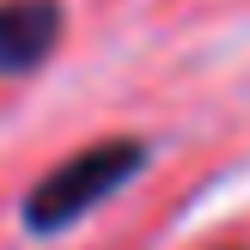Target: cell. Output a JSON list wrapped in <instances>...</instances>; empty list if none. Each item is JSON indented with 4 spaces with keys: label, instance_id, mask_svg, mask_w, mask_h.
<instances>
[{
    "label": "cell",
    "instance_id": "obj_2",
    "mask_svg": "<svg viewBox=\"0 0 250 250\" xmlns=\"http://www.w3.org/2000/svg\"><path fill=\"white\" fill-rule=\"evenodd\" d=\"M67 31L61 0H0V80H24L55 55Z\"/></svg>",
    "mask_w": 250,
    "mask_h": 250
},
{
    "label": "cell",
    "instance_id": "obj_1",
    "mask_svg": "<svg viewBox=\"0 0 250 250\" xmlns=\"http://www.w3.org/2000/svg\"><path fill=\"white\" fill-rule=\"evenodd\" d=\"M146 159H153V146H146L141 134H110V141L80 146L73 159H61L55 171H43V177L31 183V195H24V208H19L24 232H31V238L67 232L73 220H85L92 208H104L116 189H128L146 171Z\"/></svg>",
    "mask_w": 250,
    "mask_h": 250
}]
</instances>
